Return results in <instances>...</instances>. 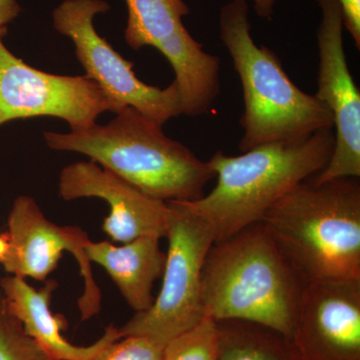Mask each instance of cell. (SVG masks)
<instances>
[{"label": "cell", "mask_w": 360, "mask_h": 360, "mask_svg": "<svg viewBox=\"0 0 360 360\" xmlns=\"http://www.w3.org/2000/svg\"><path fill=\"white\" fill-rule=\"evenodd\" d=\"M262 224L303 284L360 279V184L356 177L304 180Z\"/></svg>", "instance_id": "obj_1"}, {"label": "cell", "mask_w": 360, "mask_h": 360, "mask_svg": "<svg viewBox=\"0 0 360 360\" xmlns=\"http://www.w3.org/2000/svg\"><path fill=\"white\" fill-rule=\"evenodd\" d=\"M303 288L257 222L213 243L202 270L203 316L259 324L291 340Z\"/></svg>", "instance_id": "obj_2"}, {"label": "cell", "mask_w": 360, "mask_h": 360, "mask_svg": "<svg viewBox=\"0 0 360 360\" xmlns=\"http://www.w3.org/2000/svg\"><path fill=\"white\" fill-rule=\"evenodd\" d=\"M108 124L70 134L44 132L47 146L89 156L91 161L163 201H193L215 177L210 162L163 134L162 125L132 108Z\"/></svg>", "instance_id": "obj_3"}, {"label": "cell", "mask_w": 360, "mask_h": 360, "mask_svg": "<svg viewBox=\"0 0 360 360\" xmlns=\"http://www.w3.org/2000/svg\"><path fill=\"white\" fill-rule=\"evenodd\" d=\"M333 129L293 141L271 142L238 156L217 151L208 160L217 186L193 207L212 224L217 241L262 221L277 201L328 165Z\"/></svg>", "instance_id": "obj_4"}, {"label": "cell", "mask_w": 360, "mask_h": 360, "mask_svg": "<svg viewBox=\"0 0 360 360\" xmlns=\"http://www.w3.org/2000/svg\"><path fill=\"white\" fill-rule=\"evenodd\" d=\"M248 13V0H231L219 13L220 39L243 85L245 110L239 149L245 153L262 144L333 129L328 106L293 84L274 51L255 44Z\"/></svg>", "instance_id": "obj_5"}, {"label": "cell", "mask_w": 360, "mask_h": 360, "mask_svg": "<svg viewBox=\"0 0 360 360\" xmlns=\"http://www.w3.org/2000/svg\"><path fill=\"white\" fill-rule=\"evenodd\" d=\"M169 217L162 285L153 304L118 328L120 335H144L165 345L203 319L201 283L206 257L217 241L212 224L191 201H168Z\"/></svg>", "instance_id": "obj_6"}, {"label": "cell", "mask_w": 360, "mask_h": 360, "mask_svg": "<svg viewBox=\"0 0 360 360\" xmlns=\"http://www.w3.org/2000/svg\"><path fill=\"white\" fill-rule=\"evenodd\" d=\"M105 0H65L53 11L56 32L72 40L85 77L96 82L122 110L132 108L163 125L184 115L181 96L174 80L167 89L151 86L135 75L134 63L125 60L94 27L97 14L108 13Z\"/></svg>", "instance_id": "obj_7"}, {"label": "cell", "mask_w": 360, "mask_h": 360, "mask_svg": "<svg viewBox=\"0 0 360 360\" xmlns=\"http://www.w3.org/2000/svg\"><path fill=\"white\" fill-rule=\"evenodd\" d=\"M129 18L124 37L134 51L153 46L174 68L184 115H202L220 94V59L203 51L182 18L189 14L184 0H125Z\"/></svg>", "instance_id": "obj_8"}, {"label": "cell", "mask_w": 360, "mask_h": 360, "mask_svg": "<svg viewBox=\"0 0 360 360\" xmlns=\"http://www.w3.org/2000/svg\"><path fill=\"white\" fill-rule=\"evenodd\" d=\"M0 30V127L18 120L53 116L82 131L105 111L122 110L94 80L51 75L28 65L6 49Z\"/></svg>", "instance_id": "obj_9"}, {"label": "cell", "mask_w": 360, "mask_h": 360, "mask_svg": "<svg viewBox=\"0 0 360 360\" xmlns=\"http://www.w3.org/2000/svg\"><path fill=\"white\" fill-rule=\"evenodd\" d=\"M8 250L1 264L7 274L20 278L47 281L58 269L63 251L77 260L84 279V291L77 300L82 321L99 314L101 292L94 281L91 262L87 255L89 234L73 225H58L45 217L30 196H18L7 219Z\"/></svg>", "instance_id": "obj_10"}, {"label": "cell", "mask_w": 360, "mask_h": 360, "mask_svg": "<svg viewBox=\"0 0 360 360\" xmlns=\"http://www.w3.org/2000/svg\"><path fill=\"white\" fill-rule=\"evenodd\" d=\"M321 7L317 30L319 68L315 96L333 116L335 148L316 182L360 176V94L343 46V18L338 0H315Z\"/></svg>", "instance_id": "obj_11"}, {"label": "cell", "mask_w": 360, "mask_h": 360, "mask_svg": "<svg viewBox=\"0 0 360 360\" xmlns=\"http://www.w3.org/2000/svg\"><path fill=\"white\" fill-rule=\"evenodd\" d=\"M291 341L302 360H360V279L305 284Z\"/></svg>", "instance_id": "obj_12"}, {"label": "cell", "mask_w": 360, "mask_h": 360, "mask_svg": "<svg viewBox=\"0 0 360 360\" xmlns=\"http://www.w3.org/2000/svg\"><path fill=\"white\" fill-rule=\"evenodd\" d=\"M59 196L65 201L97 198L110 205L103 231L115 243H127L142 236H167L169 207L94 161H79L59 175Z\"/></svg>", "instance_id": "obj_13"}, {"label": "cell", "mask_w": 360, "mask_h": 360, "mask_svg": "<svg viewBox=\"0 0 360 360\" xmlns=\"http://www.w3.org/2000/svg\"><path fill=\"white\" fill-rule=\"evenodd\" d=\"M56 279L45 281L39 290L20 277L0 278V291L4 295L9 314L20 322L26 335L53 360H92L104 347L122 338L117 326L110 324L103 335L90 345H77L63 335L66 321L61 315L53 314L51 300L58 288Z\"/></svg>", "instance_id": "obj_14"}, {"label": "cell", "mask_w": 360, "mask_h": 360, "mask_svg": "<svg viewBox=\"0 0 360 360\" xmlns=\"http://www.w3.org/2000/svg\"><path fill=\"white\" fill-rule=\"evenodd\" d=\"M160 239L142 236L122 245L90 240L85 248L91 264L105 269L135 314L146 311L155 302L153 284L162 277L167 258Z\"/></svg>", "instance_id": "obj_15"}, {"label": "cell", "mask_w": 360, "mask_h": 360, "mask_svg": "<svg viewBox=\"0 0 360 360\" xmlns=\"http://www.w3.org/2000/svg\"><path fill=\"white\" fill-rule=\"evenodd\" d=\"M217 322L219 360H302L292 341L274 329L246 321Z\"/></svg>", "instance_id": "obj_16"}, {"label": "cell", "mask_w": 360, "mask_h": 360, "mask_svg": "<svg viewBox=\"0 0 360 360\" xmlns=\"http://www.w3.org/2000/svg\"><path fill=\"white\" fill-rule=\"evenodd\" d=\"M161 360H219L217 322L203 317L193 328L168 341Z\"/></svg>", "instance_id": "obj_17"}, {"label": "cell", "mask_w": 360, "mask_h": 360, "mask_svg": "<svg viewBox=\"0 0 360 360\" xmlns=\"http://www.w3.org/2000/svg\"><path fill=\"white\" fill-rule=\"evenodd\" d=\"M0 360H53L26 335L22 326L7 310L0 291Z\"/></svg>", "instance_id": "obj_18"}, {"label": "cell", "mask_w": 360, "mask_h": 360, "mask_svg": "<svg viewBox=\"0 0 360 360\" xmlns=\"http://www.w3.org/2000/svg\"><path fill=\"white\" fill-rule=\"evenodd\" d=\"M165 345L144 335L123 336L92 360H161Z\"/></svg>", "instance_id": "obj_19"}, {"label": "cell", "mask_w": 360, "mask_h": 360, "mask_svg": "<svg viewBox=\"0 0 360 360\" xmlns=\"http://www.w3.org/2000/svg\"><path fill=\"white\" fill-rule=\"evenodd\" d=\"M342 13L343 26L349 32L355 46L360 49V0H338Z\"/></svg>", "instance_id": "obj_20"}, {"label": "cell", "mask_w": 360, "mask_h": 360, "mask_svg": "<svg viewBox=\"0 0 360 360\" xmlns=\"http://www.w3.org/2000/svg\"><path fill=\"white\" fill-rule=\"evenodd\" d=\"M21 13L18 0H0V28H6Z\"/></svg>", "instance_id": "obj_21"}, {"label": "cell", "mask_w": 360, "mask_h": 360, "mask_svg": "<svg viewBox=\"0 0 360 360\" xmlns=\"http://www.w3.org/2000/svg\"><path fill=\"white\" fill-rule=\"evenodd\" d=\"M255 13L259 18L269 20L274 14L276 0H252Z\"/></svg>", "instance_id": "obj_22"}, {"label": "cell", "mask_w": 360, "mask_h": 360, "mask_svg": "<svg viewBox=\"0 0 360 360\" xmlns=\"http://www.w3.org/2000/svg\"><path fill=\"white\" fill-rule=\"evenodd\" d=\"M8 246V236H7L6 231L4 233H0V264L6 257Z\"/></svg>", "instance_id": "obj_23"}, {"label": "cell", "mask_w": 360, "mask_h": 360, "mask_svg": "<svg viewBox=\"0 0 360 360\" xmlns=\"http://www.w3.org/2000/svg\"><path fill=\"white\" fill-rule=\"evenodd\" d=\"M6 30V28H0V30Z\"/></svg>", "instance_id": "obj_24"}]
</instances>
